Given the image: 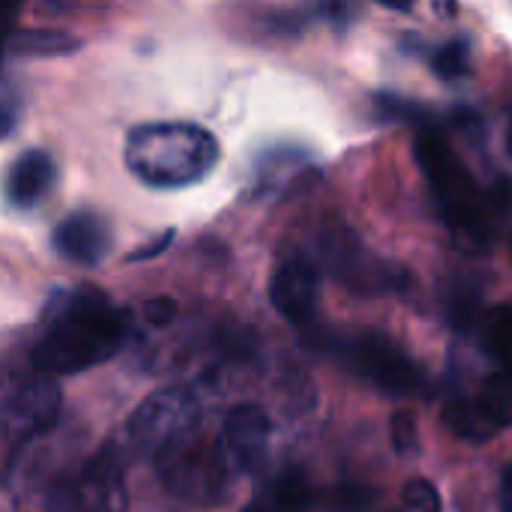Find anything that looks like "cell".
Listing matches in <instances>:
<instances>
[{
	"instance_id": "ffe728a7",
	"label": "cell",
	"mask_w": 512,
	"mask_h": 512,
	"mask_svg": "<svg viewBox=\"0 0 512 512\" xmlns=\"http://www.w3.org/2000/svg\"><path fill=\"white\" fill-rule=\"evenodd\" d=\"M15 123H18V105L0 99V138H6L15 129Z\"/></svg>"
},
{
	"instance_id": "4fadbf2b",
	"label": "cell",
	"mask_w": 512,
	"mask_h": 512,
	"mask_svg": "<svg viewBox=\"0 0 512 512\" xmlns=\"http://www.w3.org/2000/svg\"><path fill=\"white\" fill-rule=\"evenodd\" d=\"M54 174V159L45 150H27L12 162L6 174V198L15 207H33L54 186Z\"/></svg>"
},
{
	"instance_id": "30bf717a",
	"label": "cell",
	"mask_w": 512,
	"mask_h": 512,
	"mask_svg": "<svg viewBox=\"0 0 512 512\" xmlns=\"http://www.w3.org/2000/svg\"><path fill=\"white\" fill-rule=\"evenodd\" d=\"M219 435H222L240 474L264 471V465L270 459V435H273V426H270L264 408H258V405L231 408Z\"/></svg>"
},
{
	"instance_id": "cb8c5ba5",
	"label": "cell",
	"mask_w": 512,
	"mask_h": 512,
	"mask_svg": "<svg viewBox=\"0 0 512 512\" xmlns=\"http://www.w3.org/2000/svg\"><path fill=\"white\" fill-rule=\"evenodd\" d=\"M378 3H384V6H393V9H408L414 0H378Z\"/></svg>"
},
{
	"instance_id": "603a6c76",
	"label": "cell",
	"mask_w": 512,
	"mask_h": 512,
	"mask_svg": "<svg viewBox=\"0 0 512 512\" xmlns=\"http://www.w3.org/2000/svg\"><path fill=\"white\" fill-rule=\"evenodd\" d=\"M21 3H24V0H0V24L15 21L18 12H21Z\"/></svg>"
},
{
	"instance_id": "52a82bcc",
	"label": "cell",
	"mask_w": 512,
	"mask_h": 512,
	"mask_svg": "<svg viewBox=\"0 0 512 512\" xmlns=\"http://www.w3.org/2000/svg\"><path fill=\"white\" fill-rule=\"evenodd\" d=\"M444 423L468 444H483L512 426V363H501L471 396L453 399Z\"/></svg>"
},
{
	"instance_id": "3957f363",
	"label": "cell",
	"mask_w": 512,
	"mask_h": 512,
	"mask_svg": "<svg viewBox=\"0 0 512 512\" xmlns=\"http://www.w3.org/2000/svg\"><path fill=\"white\" fill-rule=\"evenodd\" d=\"M156 471L162 486L189 507H216L225 504L243 477L216 432L195 426L171 447L156 456Z\"/></svg>"
},
{
	"instance_id": "8fae6325",
	"label": "cell",
	"mask_w": 512,
	"mask_h": 512,
	"mask_svg": "<svg viewBox=\"0 0 512 512\" xmlns=\"http://www.w3.org/2000/svg\"><path fill=\"white\" fill-rule=\"evenodd\" d=\"M270 300L282 318L297 327H306L315 315L318 303V270L309 258L291 255L282 261L270 282Z\"/></svg>"
},
{
	"instance_id": "2e32d148",
	"label": "cell",
	"mask_w": 512,
	"mask_h": 512,
	"mask_svg": "<svg viewBox=\"0 0 512 512\" xmlns=\"http://www.w3.org/2000/svg\"><path fill=\"white\" fill-rule=\"evenodd\" d=\"M432 69L441 78H447V81L465 75V69H468V42L465 39H453V42L441 45L435 51V57H432Z\"/></svg>"
},
{
	"instance_id": "8992f818",
	"label": "cell",
	"mask_w": 512,
	"mask_h": 512,
	"mask_svg": "<svg viewBox=\"0 0 512 512\" xmlns=\"http://www.w3.org/2000/svg\"><path fill=\"white\" fill-rule=\"evenodd\" d=\"M60 414V387L45 372H15L0 366V438L33 441Z\"/></svg>"
},
{
	"instance_id": "4316f807",
	"label": "cell",
	"mask_w": 512,
	"mask_h": 512,
	"mask_svg": "<svg viewBox=\"0 0 512 512\" xmlns=\"http://www.w3.org/2000/svg\"><path fill=\"white\" fill-rule=\"evenodd\" d=\"M393 512H402V510H393Z\"/></svg>"
},
{
	"instance_id": "d6986e66",
	"label": "cell",
	"mask_w": 512,
	"mask_h": 512,
	"mask_svg": "<svg viewBox=\"0 0 512 512\" xmlns=\"http://www.w3.org/2000/svg\"><path fill=\"white\" fill-rule=\"evenodd\" d=\"M174 315H177V303H174L171 297H156V300H150V303L144 306V318H147L153 327L171 324Z\"/></svg>"
},
{
	"instance_id": "7a4b0ae2",
	"label": "cell",
	"mask_w": 512,
	"mask_h": 512,
	"mask_svg": "<svg viewBox=\"0 0 512 512\" xmlns=\"http://www.w3.org/2000/svg\"><path fill=\"white\" fill-rule=\"evenodd\" d=\"M219 159L216 138L192 123H147L126 141L129 171L156 189L198 183Z\"/></svg>"
},
{
	"instance_id": "e0dca14e",
	"label": "cell",
	"mask_w": 512,
	"mask_h": 512,
	"mask_svg": "<svg viewBox=\"0 0 512 512\" xmlns=\"http://www.w3.org/2000/svg\"><path fill=\"white\" fill-rule=\"evenodd\" d=\"M402 498H405V504H408L411 510L417 512H441V507H444L441 492H438L435 483H429V480H411V483L405 486Z\"/></svg>"
},
{
	"instance_id": "44dd1931",
	"label": "cell",
	"mask_w": 512,
	"mask_h": 512,
	"mask_svg": "<svg viewBox=\"0 0 512 512\" xmlns=\"http://www.w3.org/2000/svg\"><path fill=\"white\" fill-rule=\"evenodd\" d=\"M171 240H174V231H165L162 237H156V243H153V246H141L138 252H132V255H129V261H141V258H153V255H159V252H162V249H165V246H168Z\"/></svg>"
},
{
	"instance_id": "484cf974",
	"label": "cell",
	"mask_w": 512,
	"mask_h": 512,
	"mask_svg": "<svg viewBox=\"0 0 512 512\" xmlns=\"http://www.w3.org/2000/svg\"><path fill=\"white\" fill-rule=\"evenodd\" d=\"M0 51H3V39H0Z\"/></svg>"
},
{
	"instance_id": "ba28073f",
	"label": "cell",
	"mask_w": 512,
	"mask_h": 512,
	"mask_svg": "<svg viewBox=\"0 0 512 512\" xmlns=\"http://www.w3.org/2000/svg\"><path fill=\"white\" fill-rule=\"evenodd\" d=\"M345 363L354 375L366 378L372 387L390 396H414L420 393L426 375L423 369L390 339L384 336H360L345 345Z\"/></svg>"
},
{
	"instance_id": "7c38bea8",
	"label": "cell",
	"mask_w": 512,
	"mask_h": 512,
	"mask_svg": "<svg viewBox=\"0 0 512 512\" xmlns=\"http://www.w3.org/2000/svg\"><path fill=\"white\" fill-rule=\"evenodd\" d=\"M54 249L72 264L96 267L111 249V228L96 213H69L54 228Z\"/></svg>"
},
{
	"instance_id": "277c9868",
	"label": "cell",
	"mask_w": 512,
	"mask_h": 512,
	"mask_svg": "<svg viewBox=\"0 0 512 512\" xmlns=\"http://www.w3.org/2000/svg\"><path fill=\"white\" fill-rule=\"evenodd\" d=\"M198 396L186 387H168L147 396L123 423L117 450L129 459H153L177 438L192 432L201 420Z\"/></svg>"
},
{
	"instance_id": "7402d4cb",
	"label": "cell",
	"mask_w": 512,
	"mask_h": 512,
	"mask_svg": "<svg viewBox=\"0 0 512 512\" xmlns=\"http://www.w3.org/2000/svg\"><path fill=\"white\" fill-rule=\"evenodd\" d=\"M498 507H501V512H512V462L507 465L504 477H501V495H498Z\"/></svg>"
},
{
	"instance_id": "5bb4252c",
	"label": "cell",
	"mask_w": 512,
	"mask_h": 512,
	"mask_svg": "<svg viewBox=\"0 0 512 512\" xmlns=\"http://www.w3.org/2000/svg\"><path fill=\"white\" fill-rule=\"evenodd\" d=\"M480 342L492 360L512 363V306H495L492 312H486Z\"/></svg>"
},
{
	"instance_id": "ac0fdd59",
	"label": "cell",
	"mask_w": 512,
	"mask_h": 512,
	"mask_svg": "<svg viewBox=\"0 0 512 512\" xmlns=\"http://www.w3.org/2000/svg\"><path fill=\"white\" fill-rule=\"evenodd\" d=\"M390 435H393V447H396V453L411 456V453H417V450H420V438H417V426H414L411 414H405V411L393 414Z\"/></svg>"
},
{
	"instance_id": "d4e9b609",
	"label": "cell",
	"mask_w": 512,
	"mask_h": 512,
	"mask_svg": "<svg viewBox=\"0 0 512 512\" xmlns=\"http://www.w3.org/2000/svg\"><path fill=\"white\" fill-rule=\"evenodd\" d=\"M507 144H510V153H512V123H510V138H507Z\"/></svg>"
},
{
	"instance_id": "9c48e42d",
	"label": "cell",
	"mask_w": 512,
	"mask_h": 512,
	"mask_svg": "<svg viewBox=\"0 0 512 512\" xmlns=\"http://www.w3.org/2000/svg\"><path fill=\"white\" fill-rule=\"evenodd\" d=\"M366 507L369 492L324 489L309 483L303 474H282L255 495L246 512H363Z\"/></svg>"
},
{
	"instance_id": "5b68a950",
	"label": "cell",
	"mask_w": 512,
	"mask_h": 512,
	"mask_svg": "<svg viewBox=\"0 0 512 512\" xmlns=\"http://www.w3.org/2000/svg\"><path fill=\"white\" fill-rule=\"evenodd\" d=\"M45 512H129L117 450L108 447L57 474L48 489Z\"/></svg>"
},
{
	"instance_id": "6da1fadb",
	"label": "cell",
	"mask_w": 512,
	"mask_h": 512,
	"mask_svg": "<svg viewBox=\"0 0 512 512\" xmlns=\"http://www.w3.org/2000/svg\"><path fill=\"white\" fill-rule=\"evenodd\" d=\"M129 324V312L96 288L63 294L48 312V327L33 348V366L51 378L87 372L126 345Z\"/></svg>"
},
{
	"instance_id": "9a60e30c",
	"label": "cell",
	"mask_w": 512,
	"mask_h": 512,
	"mask_svg": "<svg viewBox=\"0 0 512 512\" xmlns=\"http://www.w3.org/2000/svg\"><path fill=\"white\" fill-rule=\"evenodd\" d=\"M75 39L66 33H48V30H24V33H12L6 39V48L18 51V54H30V57H48V54H69L75 51Z\"/></svg>"
}]
</instances>
